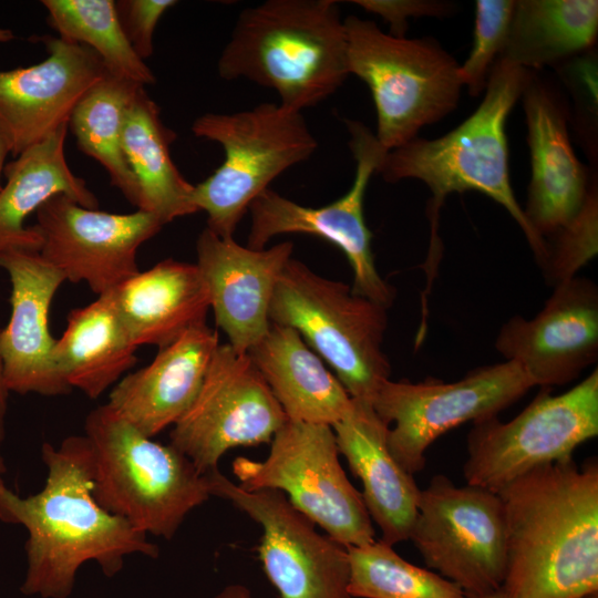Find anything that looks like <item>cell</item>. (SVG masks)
I'll return each instance as SVG.
<instances>
[{
    "instance_id": "obj_1",
    "label": "cell",
    "mask_w": 598,
    "mask_h": 598,
    "mask_svg": "<svg viewBox=\"0 0 598 598\" xmlns=\"http://www.w3.org/2000/svg\"><path fill=\"white\" fill-rule=\"evenodd\" d=\"M43 488L21 498L7 494L0 519L28 532V568L21 592L41 598H68L80 567L95 561L106 577L116 575L124 558L158 556V546L123 518L104 509L93 495L92 451L85 435H71L56 447L44 443Z\"/></svg>"
},
{
    "instance_id": "obj_2",
    "label": "cell",
    "mask_w": 598,
    "mask_h": 598,
    "mask_svg": "<svg viewBox=\"0 0 598 598\" xmlns=\"http://www.w3.org/2000/svg\"><path fill=\"white\" fill-rule=\"evenodd\" d=\"M505 598H579L598 591V462L573 457L502 487Z\"/></svg>"
},
{
    "instance_id": "obj_3",
    "label": "cell",
    "mask_w": 598,
    "mask_h": 598,
    "mask_svg": "<svg viewBox=\"0 0 598 598\" xmlns=\"http://www.w3.org/2000/svg\"><path fill=\"white\" fill-rule=\"evenodd\" d=\"M530 71L498 59L492 69L476 110L446 134L427 140L415 137L388 151L377 172L388 183L406 178L424 183L432 197L427 205L431 223L429 270L441 256L437 236L440 209L452 193L474 190L502 205L524 233L533 254L544 268L546 241L529 227L509 178L506 122L520 99Z\"/></svg>"
},
{
    "instance_id": "obj_4",
    "label": "cell",
    "mask_w": 598,
    "mask_h": 598,
    "mask_svg": "<svg viewBox=\"0 0 598 598\" xmlns=\"http://www.w3.org/2000/svg\"><path fill=\"white\" fill-rule=\"evenodd\" d=\"M347 45L337 1L267 0L239 13L217 70L274 89L280 106L301 112L350 75Z\"/></svg>"
},
{
    "instance_id": "obj_5",
    "label": "cell",
    "mask_w": 598,
    "mask_h": 598,
    "mask_svg": "<svg viewBox=\"0 0 598 598\" xmlns=\"http://www.w3.org/2000/svg\"><path fill=\"white\" fill-rule=\"evenodd\" d=\"M93 462V495L109 513L172 539L185 517L212 495L202 474L173 445L153 441L107 403L84 423Z\"/></svg>"
},
{
    "instance_id": "obj_6",
    "label": "cell",
    "mask_w": 598,
    "mask_h": 598,
    "mask_svg": "<svg viewBox=\"0 0 598 598\" xmlns=\"http://www.w3.org/2000/svg\"><path fill=\"white\" fill-rule=\"evenodd\" d=\"M272 323L297 330L334 371L352 399L371 403L390 379L383 350L386 308L324 278L290 258L277 281L269 308Z\"/></svg>"
},
{
    "instance_id": "obj_7",
    "label": "cell",
    "mask_w": 598,
    "mask_h": 598,
    "mask_svg": "<svg viewBox=\"0 0 598 598\" xmlns=\"http://www.w3.org/2000/svg\"><path fill=\"white\" fill-rule=\"evenodd\" d=\"M344 27L349 73L371 92L374 135L386 152L457 107L463 89L460 64L434 38L393 37L355 16L344 19Z\"/></svg>"
},
{
    "instance_id": "obj_8",
    "label": "cell",
    "mask_w": 598,
    "mask_h": 598,
    "mask_svg": "<svg viewBox=\"0 0 598 598\" xmlns=\"http://www.w3.org/2000/svg\"><path fill=\"white\" fill-rule=\"evenodd\" d=\"M190 130L196 137L220 144L225 152L223 164L194 185L192 194L195 209L207 215L206 228L220 237H233L269 184L318 148L301 112L270 102L235 113H205Z\"/></svg>"
},
{
    "instance_id": "obj_9",
    "label": "cell",
    "mask_w": 598,
    "mask_h": 598,
    "mask_svg": "<svg viewBox=\"0 0 598 598\" xmlns=\"http://www.w3.org/2000/svg\"><path fill=\"white\" fill-rule=\"evenodd\" d=\"M339 454L332 426L288 420L271 439L264 461L238 456L233 473L245 489L281 491L341 545L364 546L375 540L372 519Z\"/></svg>"
},
{
    "instance_id": "obj_10",
    "label": "cell",
    "mask_w": 598,
    "mask_h": 598,
    "mask_svg": "<svg viewBox=\"0 0 598 598\" xmlns=\"http://www.w3.org/2000/svg\"><path fill=\"white\" fill-rule=\"evenodd\" d=\"M598 435V370L570 390L554 395L540 388L513 420L497 415L473 422L463 466L466 484L498 492L544 464L573 457L581 443Z\"/></svg>"
},
{
    "instance_id": "obj_11",
    "label": "cell",
    "mask_w": 598,
    "mask_h": 598,
    "mask_svg": "<svg viewBox=\"0 0 598 598\" xmlns=\"http://www.w3.org/2000/svg\"><path fill=\"white\" fill-rule=\"evenodd\" d=\"M427 567L457 585L470 598H487L504 581L507 535L496 492L458 486L435 475L421 489L410 539Z\"/></svg>"
},
{
    "instance_id": "obj_12",
    "label": "cell",
    "mask_w": 598,
    "mask_h": 598,
    "mask_svg": "<svg viewBox=\"0 0 598 598\" xmlns=\"http://www.w3.org/2000/svg\"><path fill=\"white\" fill-rule=\"evenodd\" d=\"M534 383L515 362L503 361L444 382L385 381L371 404L389 427L386 442L394 460L410 474L421 472L430 445L447 431L480 421L518 401Z\"/></svg>"
},
{
    "instance_id": "obj_13",
    "label": "cell",
    "mask_w": 598,
    "mask_h": 598,
    "mask_svg": "<svg viewBox=\"0 0 598 598\" xmlns=\"http://www.w3.org/2000/svg\"><path fill=\"white\" fill-rule=\"evenodd\" d=\"M350 134L349 147L355 162L349 190L322 207L302 206L270 188L249 206L250 230L247 247L264 249L268 241L283 234H308L339 247L353 272L352 291L386 309L395 289L379 274L371 248L372 234L364 219V196L371 176L386 151L374 133L359 121H344Z\"/></svg>"
},
{
    "instance_id": "obj_14",
    "label": "cell",
    "mask_w": 598,
    "mask_h": 598,
    "mask_svg": "<svg viewBox=\"0 0 598 598\" xmlns=\"http://www.w3.org/2000/svg\"><path fill=\"white\" fill-rule=\"evenodd\" d=\"M287 421L247 352L219 343L196 398L173 425L169 444L207 474L218 470L228 450L268 443Z\"/></svg>"
},
{
    "instance_id": "obj_15",
    "label": "cell",
    "mask_w": 598,
    "mask_h": 598,
    "mask_svg": "<svg viewBox=\"0 0 598 598\" xmlns=\"http://www.w3.org/2000/svg\"><path fill=\"white\" fill-rule=\"evenodd\" d=\"M207 477L212 496L229 501L261 526L259 559L281 598H352L348 547L320 534L281 491L245 489L219 470Z\"/></svg>"
},
{
    "instance_id": "obj_16",
    "label": "cell",
    "mask_w": 598,
    "mask_h": 598,
    "mask_svg": "<svg viewBox=\"0 0 598 598\" xmlns=\"http://www.w3.org/2000/svg\"><path fill=\"white\" fill-rule=\"evenodd\" d=\"M39 254L59 269L65 281L86 282L101 296L140 271L137 250L164 224L153 214L136 210L113 214L86 208L58 194L35 213Z\"/></svg>"
},
{
    "instance_id": "obj_17",
    "label": "cell",
    "mask_w": 598,
    "mask_h": 598,
    "mask_svg": "<svg viewBox=\"0 0 598 598\" xmlns=\"http://www.w3.org/2000/svg\"><path fill=\"white\" fill-rule=\"evenodd\" d=\"M505 361L517 363L535 386L564 385L598 358V288L574 277L555 286L532 319L513 316L496 337Z\"/></svg>"
},
{
    "instance_id": "obj_18",
    "label": "cell",
    "mask_w": 598,
    "mask_h": 598,
    "mask_svg": "<svg viewBox=\"0 0 598 598\" xmlns=\"http://www.w3.org/2000/svg\"><path fill=\"white\" fill-rule=\"evenodd\" d=\"M39 40L48 53L42 62L0 70V126L13 157L69 124L82 96L109 72L83 44L53 35Z\"/></svg>"
},
{
    "instance_id": "obj_19",
    "label": "cell",
    "mask_w": 598,
    "mask_h": 598,
    "mask_svg": "<svg viewBox=\"0 0 598 598\" xmlns=\"http://www.w3.org/2000/svg\"><path fill=\"white\" fill-rule=\"evenodd\" d=\"M520 99L532 169L523 210L529 227L546 241L580 210L596 179L573 148L569 111L558 86L530 71Z\"/></svg>"
},
{
    "instance_id": "obj_20",
    "label": "cell",
    "mask_w": 598,
    "mask_h": 598,
    "mask_svg": "<svg viewBox=\"0 0 598 598\" xmlns=\"http://www.w3.org/2000/svg\"><path fill=\"white\" fill-rule=\"evenodd\" d=\"M0 267L11 282V315L0 331V357L9 392L65 395L72 388L55 361L56 339L49 329L53 297L65 281L63 274L38 251L9 249L0 254Z\"/></svg>"
},
{
    "instance_id": "obj_21",
    "label": "cell",
    "mask_w": 598,
    "mask_h": 598,
    "mask_svg": "<svg viewBox=\"0 0 598 598\" xmlns=\"http://www.w3.org/2000/svg\"><path fill=\"white\" fill-rule=\"evenodd\" d=\"M292 249L291 241L251 249L208 228L199 234L196 265L215 322L236 351L246 353L268 331L271 298Z\"/></svg>"
},
{
    "instance_id": "obj_22",
    "label": "cell",
    "mask_w": 598,
    "mask_h": 598,
    "mask_svg": "<svg viewBox=\"0 0 598 598\" xmlns=\"http://www.w3.org/2000/svg\"><path fill=\"white\" fill-rule=\"evenodd\" d=\"M218 346V333L206 322L189 328L148 365L123 377L107 404L143 434L155 436L193 403Z\"/></svg>"
},
{
    "instance_id": "obj_23",
    "label": "cell",
    "mask_w": 598,
    "mask_h": 598,
    "mask_svg": "<svg viewBox=\"0 0 598 598\" xmlns=\"http://www.w3.org/2000/svg\"><path fill=\"white\" fill-rule=\"evenodd\" d=\"M388 426L372 404L352 399L348 413L332 430L339 453L361 481V493L371 519L388 545L409 540L421 496L413 475L392 456L386 442Z\"/></svg>"
},
{
    "instance_id": "obj_24",
    "label": "cell",
    "mask_w": 598,
    "mask_h": 598,
    "mask_svg": "<svg viewBox=\"0 0 598 598\" xmlns=\"http://www.w3.org/2000/svg\"><path fill=\"white\" fill-rule=\"evenodd\" d=\"M120 318L140 346H168L206 322L210 300L196 264L165 259L111 290Z\"/></svg>"
},
{
    "instance_id": "obj_25",
    "label": "cell",
    "mask_w": 598,
    "mask_h": 598,
    "mask_svg": "<svg viewBox=\"0 0 598 598\" xmlns=\"http://www.w3.org/2000/svg\"><path fill=\"white\" fill-rule=\"evenodd\" d=\"M247 354L288 420L332 426L350 410L352 398L293 328L270 322Z\"/></svg>"
},
{
    "instance_id": "obj_26",
    "label": "cell",
    "mask_w": 598,
    "mask_h": 598,
    "mask_svg": "<svg viewBox=\"0 0 598 598\" xmlns=\"http://www.w3.org/2000/svg\"><path fill=\"white\" fill-rule=\"evenodd\" d=\"M69 124L7 163L0 189V254L9 249L40 250V236L25 219L52 196L63 194L86 208L99 202L85 181L70 168L64 153Z\"/></svg>"
},
{
    "instance_id": "obj_27",
    "label": "cell",
    "mask_w": 598,
    "mask_h": 598,
    "mask_svg": "<svg viewBox=\"0 0 598 598\" xmlns=\"http://www.w3.org/2000/svg\"><path fill=\"white\" fill-rule=\"evenodd\" d=\"M136 348L109 291L69 312L53 354L66 383L97 399L136 364Z\"/></svg>"
},
{
    "instance_id": "obj_28",
    "label": "cell",
    "mask_w": 598,
    "mask_h": 598,
    "mask_svg": "<svg viewBox=\"0 0 598 598\" xmlns=\"http://www.w3.org/2000/svg\"><path fill=\"white\" fill-rule=\"evenodd\" d=\"M175 138L156 102L141 87L125 115L122 147L138 185L137 210L155 215L164 225L197 212L192 203L194 185L171 157Z\"/></svg>"
},
{
    "instance_id": "obj_29",
    "label": "cell",
    "mask_w": 598,
    "mask_h": 598,
    "mask_svg": "<svg viewBox=\"0 0 598 598\" xmlns=\"http://www.w3.org/2000/svg\"><path fill=\"white\" fill-rule=\"evenodd\" d=\"M597 34V0H515L499 59L538 72L592 50Z\"/></svg>"
},
{
    "instance_id": "obj_30",
    "label": "cell",
    "mask_w": 598,
    "mask_h": 598,
    "mask_svg": "<svg viewBox=\"0 0 598 598\" xmlns=\"http://www.w3.org/2000/svg\"><path fill=\"white\" fill-rule=\"evenodd\" d=\"M141 87L107 72L82 96L69 120L78 147L104 167L111 184L136 208L140 190L123 152L122 134L126 112Z\"/></svg>"
},
{
    "instance_id": "obj_31",
    "label": "cell",
    "mask_w": 598,
    "mask_h": 598,
    "mask_svg": "<svg viewBox=\"0 0 598 598\" xmlns=\"http://www.w3.org/2000/svg\"><path fill=\"white\" fill-rule=\"evenodd\" d=\"M48 23L58 37L93 50L109 72L140 85L155 75L134 51L122 28L113 0H43Z\"/></svg>"
},
{
    "instance_id": "obj_32",
    "label": "cell",
    "mask_w": 598,
    "mask_h": 598,
    "mask_svg": "<svg viewBox=\"0 0 598 598\" xmlns=\"http://www.w3.org/2000/svg\"><path fill=\"white\" fill-rule=\"evenodd\" d=\"M352 598H470L440 574L403 559L381 539L348 547Z\"/></svg>"
},
{
    "instance_id": "obj_33",
    "label": "cell",
    "mask_w": 598,
    "mask_h": 598,
    "mask_svg": "<svg viewBox=\"0 0 598 598\" xmlns=\"http://www.w3.org/2000/svg\"><path fill=\"white\" fill-rule=\"evenodd\" d=\"M515 0H476L474 39L458 74L471 96L484 93L493 66L499 59L511 28Z\"/></svg>"
},
{
    "instance_id": "obj_34",
    "label": "cell",
    "mask_w": 598,
    "mask_h": 598,
    "mask_svg": "<svg viewBox=\"0 0 598 598\" xmlns=\"http://www.w3.org/2000/svg\"><path fill=\"white\" fill-rule=\"evenodd\" d=\"M547 244L544 266L554 286L576 277L577 271L598 254V189L597 181L580 210Z\"/></svg>"
},
{
    "instance_id": "obj_35",
    "label": "cell",
    "mask_w": 598,
    "mask_h": 598,
    "mask_svg": "<svg viewBox=\"0 0 598 598\" xmlns=\"http://www.w3.org/2000/svg\"><path fill=\"white\" fill-rule=\"evenodd\" d=\"M176 3L174 0L115 1L124 33L143 61L154 52L153 38L161 17Z\"/></svg>"
},
{
    "instance_id": "obj_36",
    "label": "cell",
    "mask_w": 598,
    "mask_h": 598,
    "mask_svg": "<svg viewBox=\"0 0 598 598\" xmlns=\"http://www.w3.org/2000/svg\"><path fill=\"white\" fill-rule=\"evenodd\" d=\"M351 3L380 16L389 23V34L398 38L405 37L410 18H445L455 12L453 2L442 0H353Z\"/></svg>"
},
{
    "instance_id": "obj_37",
    "label": "cell",
    "mask_w": 598,
    "mask_h": 598,
    "mask_svg": "<svg viewBox=\"0 0 598 598\" xmlns=\"http://www.w3.org/2000/svg\"><path fill=\"white\" fill-rule=\"evenodd\" d=\"M8 395H9V390L4 382L2 361L0 357V442L3 441L4 435H6V415H7V409H8Z\"/></svg>"
},
{
    "instance_id": "obj_38",
    "label": "cell",
    "mask_w": 598,
    "mask_h": 598,
    "mask_svg": "<svg viewBox=\"0 0 598 598\" xmlns=\"http://www.w3.org/2000/svg\"><path fill=\"white\" fill-rule=\"evenodd\" d=\"M215 598H251L247 587L234 584L226 586Z\"/></svg>"
},
{
    "instance_id": "obj_39",
    "label": "cell",
    "mask_w": 598,
    "mask_h": 598,
    "mask_svg": "<svg viewBox=\"0 0 598 598\" xmlns=\"http://www.w3.org/2000/svg\"><path fill=\"white\" fill-rule=\"evenodd\" d=\"M10 154L8 140L0 126V189L2 188V173L6 165V158Z\"/></svg>"
},
{
    "instance_id": "obj_40",
    "label": "cell",
    "mask_w": 598,
    "mask_h": 598,
    "mask_svg": "<svg viewBox=\"0 0 598 598\" xmlns=\"http://www.w3.org/2000/svg\"><path fill=\"white\" fill-rule=\"evenodd\" d=\"M4 473H6V465H4L2 456L0 455V514L2 513L3 507H4L7 494L10 492V489L6 486L4 481H3Z\"/></svg>"
},
{
    "instance_id": "obj_41",
    "label": "cell",
    "mask_w": 598,
    "mask_h": 598,
    "mask_svg": "<svg viewBox=\"0 0 598 598\" xmlns=\"http://www.w3.org/2000/svg\"><path fill=\"white\" fill-rule=\"evenodd\" d=\"M13 34L9 30H0V41H8Z\"/></svg>"
},
{
    "instance_id": "obj_42",
    "label": "cell",
    "mask_w": 598,
    "mask_h": 598,
    "mask_svg": "<svg viewBox=\"0 0 598 598\" xmlns=\"http://www.w3.org/2000/svg\"><path fill=\"white\" fill-rule=\"evenodd\" d=\"M579 598H598V591L587 594V595L581 596V597H579Z\"/></svg>"
},
{
    "instance_id": "obj_43",
    "label": "cell",
    "mask_w": 598,
    "mask_h": 598,
    "mask_svg": "<svg viewBox=\"0 0 598 598\" xmlns=\"http://www.w3.org/2000/svg\"><path fill=\"white\" fill-rule=\"evenodd\" d=\"M487 598H505V597H504L499 591H497V592L491 595V596L487 597Z\"/></svg>"
}]
</instances>
